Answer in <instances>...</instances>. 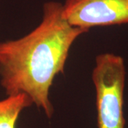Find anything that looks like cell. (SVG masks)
Returning <instances> with one entry per match:
<instances>
[{
    "mask_svg": "<svg viewBox=\"0 0 128 128\" xmlns=\"http://www.w3.org/2000/svg\"><path fill=\"white\" fill-rule=\"evenodd\" d=\"M63 16L70 25L89 31L128 24V0H66Z\"/></svg>",
    "mask_w": 128,
    "mask_h": 128,
    "instance_id": "cell-3",
    "label": "cell"
},
{
    "mask_svg": "<svg viewBox=\"0 0 128 128\" xmlns=\"http://www.w3.org/2000/svg\"><path fill=\"white\" fill-rule=\"evenodd\" d=\"M125 78L126 68L122 57L112 53L96 56L92 80L96 92L98 128H124Z\"/></svg>",
    "mask_w": 128,
    "mask_h": 128,
    "instance_id": "cell-2",
    "label": "cell"
},
{
    "mask_svg": "<svg viewBox=\"0 0 128 128\" xmlns=\"http://www.w3.org/2000/svg\"><path fill=\"white\" fill-rule=\"evenodd\" d=\"M26 95L20 93L8 96L0 100V128H15L22 111L32 105Z\"/></svg>",
    "mask_w": 128,
    "mask_h": 128,
    "instance_id": "cell-4",
    "label": "cell"
},
{
    "mask_svg": "<svg viewBox=\"0 0 128 128\" xmlns=\"http://www.w3.org/2000/svg\"><path fill=\"white\" fill-rule=\"evenodd\" d=\"M62 12L63 4L47 2L36 27L18 39L0 42V83L6 96L26 95L48 118L54 113L53 82L64 73L73 43L88 32L70 25Z\"/></svg>",
    "mask_w": 128,
    "mask_h": 128,
    "instance_id": "cell-1",
    "label": "cell"
}]
</instances>
